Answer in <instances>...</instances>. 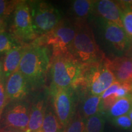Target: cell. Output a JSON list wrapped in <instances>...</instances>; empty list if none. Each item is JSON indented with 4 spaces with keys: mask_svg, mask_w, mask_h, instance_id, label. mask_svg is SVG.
Here are the masks:
<instances>
[{
    "mask_svg": "<svg viewBox=\"0 0 132 132\" xmlns=\"http://www.w3.org/2000/svg\"><path fill=\"white\" fill-rule=\"evenodd\" d=\"M108 59L89 65H83L80 78L72 87L79 94L101 95L116 81L108 65Z\"/></svg>",
    "mask_w": 132,
    "mask_h": 132,
    "instance_id": "obj_2",
    "label": "cell"
},
{
    "mask_svg": "<svg viewBox=\"0 0 132 132\" xmlns=\"http://www.w3.org/2000/svg\"><path fill=\"white\" fill-rule=\"evenodd\" d=\"M93 13L102 18L103 21L113 23L123 28L122 22V7L119 1H95Z\"/></svg>",
    "mask_w": 132,
    "mask_h": 132,
    "instance_id": "obj_10",
    "label": "cell"
},
{
    "mask_svg": "<svg viewBox=\"0 0 132 132\" xmlns=\"http://www.w3.org/2000/svg\"><path fill=\"white\" fill-rule=\"evenodd\" d=\"M7 20L0 16V32L6 31V27L7 24Z\"/></svg>",
    "mask_w": 132,
    "mask_h": 132,
    "instance_id": "obj_27",
    "label": "cell"
},
{
    "mask_svg": "<svg viewBox=\"0 0 132 132\" xmlns=\"http://www.w3.org/2000/svg\"><path fill=\"white\" fill-rule=\"evenodd\" d=\"M95 1L92 0H75L71 3L70 13L74 24L86 22V19L93 13Z\"/></svg>",
    "mask_w": 132,
    "mask_h": 132,
    "instance_id": "obj_16",
    "label": "cell"
},
{
    "mask_svg": "<svg viewBox=\"0 0 132 132\" xmlns=\"http://www.w3.org/2000/svg\"><path fill=\"white\" fill-rule=\"evenodd\" d=\"M47 103L44 97L39 96L31 103V108L29 121L28 129L26 132H40L43 122Z\"/></svg>",
    "mask_w": 132,
    "mask_h": 132,
    "instance_id": "obj_14",
    "label": "cell"
},
{
    "mask_svg": "<svg viewBox=\"0 0 132 132\" xmlns=\"http://www.w3.org/2000/svg\"><path fill=\"white\" fill-rule=\"evenodd\" d=\"M31 103L26 99L9 102L3 111L0 131L13 130L26 132L29 121Z\"/></svg>",
    "mask_w": 132,
    "mask_h": 132,
    "instance_id": "obj_8",
    "label": "cell"
},
{
    "mask_svg": "<svg viewBox=\"0 0 132 132\" xmlns=\"http://www.w3.org/2000/svg\"><path fill=\"white\" fill-rule=\"evenodd\" d=\"M112 122L117 127L124 130H132V122L128 115H123L113 119Z\"/></svg>",
    "mask_w": 132,
    "mask_h": 132,
    "instance_id": "obj_25",
    "label": "cell"
},
{
    "mask_svg": "<svg viewBox=\"0 0 132 132\" xmlns=\"http://www.w3.org/2000/svg\"><path fill=\"white\" fill-rule=\"evenodd\" d=\"M49 48L35 40L24 45L19 71L27 80L31 89L42 87L50 68Z\"/></svg>",
    "mask_w": 132,
    "mask_h": 132,
    "instance_id": "obj_1",
    "label": "cell"
},
{
    "mask_svg": "<svg viewBox=\"0 0 132 132\" xmlns=\"http://www.w3.org/2000/svg\"><path fill=\"white\" fill-rule=\"evenodd\" d=\"M3 61H4V56L0 55V78H4L3 77Z\"/></svg>",
    "mask_w": 132,
    "mask_h": 132,
    "instance_id": "obj_28",
    "label": "cell"
},
{
    "mask_svg": "<svg viewBox=\"0 0 132 132\" xmlns=\"http://www.w3.org/2000/svg\"><path fill=\"white\" fill-rule=\"evenodd\" d=\"M0 132H20V131H13V130H3V131H1Z\"/></svg>",
    "mask_w": 132,
    "mask_h": 132,
    "instance_id": "obj_30",
    "label": "cell"
},
{
    "mask_svg": "<svg viewBox=\"0 0 132 132\" xmlns=\"http://www.w3.org/2000/svg\"><path fill=\"white\" fill-rule=\"evenodd\" d=\"M103 34L106 40L117 51L124 52L130 47L131 40L118 24L103 21Z\"/></svg>",
    "mask_w": 132,
    "mask_h": 132,
    "instance_id": "obj_12",
    "label": "cell"
},
{
    "mask_svg": "<svg viewBox=\"0 0 132 132\" xmlns=\"http://www.w3.org/2000/svg\"><path fill=\"white\" fill-rule=\"evenodd\" d=\"M132 110V94L127 97L118 99L110 108L106 114L111 119L123 115H127Z\"/></svg>",
    "mask_w": 132,
    "mask_h": 132,
    "instance_id": "obj_19",
    "label": "cell"
},
{
    "mask_svg": "<svg viewBox=\"0 0 132 132\" xmlns=\"http://www.w3.org/2000/svg\"><path fill=\"white\" fill-rule=\"evenodd\" d=\"M24 48V45L19 44L4 54L3 77L5 80L14 72L19 70Z\"/></svg>",
    "mask_w": 132,
    "mask_h": 132,
    "instance_id": "obj_15",
    "label": "cell"
},
{
    "mask_svg": "<svg viewBox=\"0 0 132 132\" xmlns=\"http://www.w3.org/2000/svg\"><path fill=\"white\" fill-rule=\"evenodd\" d=\"M9 33L20 45L31 44L38 39L33 28L28 1L20 0L13 14V22Z\"/></svg>",
    "mask_w": 132,
    "mask_h": 132,
    "instance_id": "obj_7",
    "label": "cell"
},
{
    "mask_svg": "<svg viewBox=\"0 0 132 132\" xmlns=\"http://www.w3.org/2000/svg\"><path fill=\"white\" fill-rule=\"evenodd\" d=\"M50 91L54 112L64 130L77 111L78 94L72 87L51 88Z\"/></svg>",
    "mask_w": 132,
    "mask_h": 132,
    "instance_id": "obj_9",
    "label": "cell"
},
{
    "mask_svg": "<svg viewBox=\"0 0 132 132\" xmlns=\"http://www.w3.org/2000/svg\"><path fill=\"white\" fill-rule=\"evenodd\" d=\"M84 65L69 52L52 56L51 58V88H69L77 83L81 76Z\"/></svg>",
    "mask_w": 132,
    "mask_h": 132,
    "instance_id": "obj_4",
    "label": "cell"
},
{
    "mask_svg": "<svg viewBox=\"0 0 132 132\" xmlns=\"http://www.w3.org/2000/svg\"><path fill=\"white\" fill-rule=\"evenodd\" d=\"M64 128L59 122L53 106L48 105L40 132H63Z\"/></svg>",
    "mask_w": 132,
    "mask_h": 132,
    "instance_id": "obj_18",
    "label": "cell"
},
{
    "mask_svg": "<svg viewBox=\"0 0 132 132\" xmlns=\"http://www.w3.org/2000/svg\"><path fill=\"white\" fill-rule=\"evenodd\" d=\"M131 82L132 83V78H131Z\"/></svg>",
    "mask_w": 132,
    "mask_h": 132,
    "instance_id": "obj_32",
    "label": "cell"
},
{
    "mask_svg": "<svg viewBox=\"0 0 132 132\" xmlns=\"http://www.w3.org/2000/svg\"><path fill=\"white\" fill-rule=\"evenodd\" d=\"M127 115L128 116V117H129L130 119V120H131V122H132V110L129 112V113H128V114Z\"/></svg>",
    "mask_w": 132,
    "mask_h": 132,
    "instance_id": "obj_29",
    "label": "cell"
},
{
    "mask_svg": "<svg viewBox=\"0 0 132 132\" xmlns=\"http://www.w3.org/2000/svg\"><path fill=\"white\" fill-rule=\"evenodd\" d=\"M6 80L4 78H0V121L2 116L3 111L9 103L5 88Z\"/></svg>",
    "mask_w": 132,
    "mask_h": 132,
    "instance_id": "obj_26",
    "label": "cell"
},
{
    "mask_svg": "<svg viewBox=\"0 0 132 132\" xmlns=\"http://www.w3.org/2000/svg\"><path fill=\"white\" fill-rule=\"evenodd\" d=\"M78 94V95H84L80 98V110L78 113L82 118L86 120L90 116L101 113V95H94L89 94Z\"/></svg>",
    "mask_w": 132,
    "mask_h": 132,
    "instance_id": "obj_17",
    "label": "cell"
},
{
    "mask_svg": "<svg viewBox=\"0 0 132 132\" xmlns=\"http://www.w3.org/2000/svg\"><path fill=\"white\" fill-rule=\"evenodd\" d=\"M105 114L98 113L86 120L85 132H103L105 127Z\"/></svg>",
    "mask_w": 132,
    "mask_h": 132,
    "instance_id": "obj_21",
    "label": "cell"
},
{
    "mask_svg": "<svg viewBox=\"0 0 132 132\" xmlns=\"http://www.w3.org/2000/svg\"><path fill=\"white\" fill-rule=\"evenodd\" d=\"M108 65L114 76L116 80L120 83L131 82L132 78V58L117 57L113 60L108 59Z\"/></svg>",
    "mask_w": 132,
    "mask_h": 132,
    "instance_id": "obj_13",
    "label": "cell"
},
{
    "mask_svg": "<svg viewBox=\"0 0 132 132\" xmlns=\"http://www.w3.org/2000/svg\"><path fill=\"white\" fill-rule=\"evenodd\" d=\"M85 124L86 120L77 111L75 116L63 132H85Z\"/></svg>",
    "mask_w": 132,
    "mask_h": 132,
    "instance_id": "obj_23",
    "label": "cell"
},
{
    "mask_svg": "<svg viewBox=\"0 0 132 132\" xmlns=\"http://www.w3.org/2000/svg\"><path fill=\"white\" fill-rule=\"evenodd\" d=\"M128 1V3H129V4L130 6H132V1Z\"/></svg>",
    "mask_w": 132,
    "mask_h": 132,
    "instance_id": "obj_31",
    "label": "cell"
},
{
    "mask_svg": "<svg viewBox=\"0 0 132 132\" xmlns=\"http://www.w3.org/2000/svg\"><path fill=\"white\" fill-rule=\"evenodd\" d=\"M19 45L9 32L6 31L0 32V55L6 53L11 49Z\"/></svg>",
    "mask_w": 132,
    "mask_h": 132,
    "instance_id": "obj_22",
    "label": "cell"
},
{
    "mask_svg": "<svg viewBox=\"0 0 132 132\" xmlns=\"http://www.w3.org/2000/svg\"><path fill=\"white\" fill-rule=\"evenodd\" d=\"M32 25L38 38L52 31L62 20L57 8L44 1H28Z\"/></svg>",
    "mask_w": 132,
    "mask_h": 132,
    "instance_id": "obj_5",
    "label": "cell"
},
{
    "mask_svg": "<svg viewBox=\"0 0 132 132\" xmlns=\"http://www.w3.org/2000/svg\"><path fill=\"white\" fill-rule=\"evenodd\" d=\"M77 33L69 52L82 65L98 63L106 57L98 45L86 22L75 24Z\"/></svg>",
    "mask_w": 132,
    "mask_h": 132,
    "instance_id": "obj_3",
    "label": "cell"
},
{
    "mask_svg": "<svg viewBox=\"0 0 132 132\" xmlns=\"http://www.w3.org/2000/svg\"><path fill=\"white\" fill-rule=\"evenodd\" d=\"M122 7V22L123 28L130 39H132V6L128 1H119Z\"/></svg>",
    "mask_w": 132,
    "mask_h": 132,
    "instance_id": "obj_20",
    "label": "cell"
},
{
    "mask_svg": "<svg viewBox=\"0 0 132 132\" xmlns=\"http://www.w3.org/2000/svg\"><path fill=\"white\" fill-rule=\"evenodd\" d=\"M20 0H0V16L7 19L14 14Z\"/></svg>",
    "mask_w": 132,
    "mask_h": 132,
    "instance_id": "obj_24",
    "label": "cell"
},
{
    "mask_svg": "<svg viewBox=\"0 0 132 132\" xmlns=\"http://www.w3.org/2000/svg\"><path fill=\"white\" fill-rule=\"evenodd\" d=\"M5 88L9 102L26 99L31 90L27 80L19 70L12 73L6 80Z\"/></svg>",
    "mask_w": 132,
    "mask_h": 132,
    "instance_id": "obj_11",
    "label": "cell"
},
{
    "mask_svg": "<svg viewBox=\"0 0 132 132\" xmlns=\"http://www.w3.org/2000/svg\"><path fill=\"white\" fill-rule=\"evenodd\" d=\"M77 28L69 19H62L56 27L36 41L47 48L50 47L52 56L69 52L75 39Z\"/></svg>",
    "mask_w": 132,
    "mask_h": 132,
    "instance_id": "obj_6",
    "label": "cell"
}]
</instances>
